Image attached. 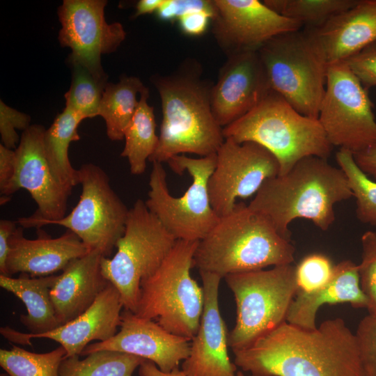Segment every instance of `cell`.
I'll use <instances>...</instances> for the list:
<instances>
[{"label": "cell", "mask_w": 376, "mask_h": 376, "mask_svg": "<svg viewBox=\"0 0 376 376\" xmlns=\"http://www.w3.org/2000/svg\"><path fill=\"white\" fill-rule=\"evenodd\" d=\"M233 352L236 366L254 376H364L355 334L340 318L313 329L285 322Z\"/></svg>", "instance_id": "6da1fadb"}, {"label": "cell", "mask_w": 376, "mask_h": 376, "mask_svg": "<svg viewBox=\"0 0 376 376\" xmlns=\"http://www.w3.org/2000/svg\"><path fill=\"white\" fill-rule=\"evenodd\" d=\"M201 70L197 61L188 59L171 74L153 77L162 120L158 145L149 161L162 164L186 153L206 157L217 153L224 142L223 128L212 110L214 84L202 77Z\"/></svg>", "instance_id": "7a4b0ae2"}, {"label": "cell", "mask_w": 376, "mask_h": 376, "mask_svg": "<svg viewBox=\"0 0 376 376\" xmlns=\"http://www.w3.org/2000/svg\"><path fill=\"white\" fill-rule=\"evenodd\" d=\"M352 197L348 180L340 167L327 159L309 156L286 173L267 180L248 205L290 240L288 226L293 220L306 219L327 230L335 221V205Z\"/></svg>", "instance_id": "3957f363"}, {"label": "cell", "mask_w": 376, "mask_h": 376, "mask_svg": "<svg viewBox=\"0 0 376 376\" xmlns=\"http://www.w3.org/2000/svg\"><path fill=\"white\" fill-rule=\"evenodd\" d=\"M295 249L262 214L244 203L221 217L198 242L194 267L222 279L230 274L292 264Z\"/></svg>", "instance_id": "277c9868"}, {"label": "cell", "mask_w": 376, "mask_h": 376, "mask_svg": "<svg viewBox=\"0 0 376 376\" xmlns=\"http://www.w3.org/2000/svg\"><path fill=\"white\" fill-rule=\"evenodd\" d=\"M223 133L225 139L265 148L278 160L279 175L306 157L327 159L332 148L318 119L301 114L273 91Z\"/></svg>", "instance_id": "5b68a950"}, {"label": "cell", "mask_w": 376, "mask_h": 376, "mask_svg": "<svg viewBox=\"0 0 376 376\" xmlns=\"http://www.w3.org/2000/svg\"><path fill=\"white\" fill-rule=\"evenodd\" d=\"M198 242L176 240L159 267L141 281L134 313L189 340L198 331L204 304L203 288L190 274Z\"/></svg>", "instance_id": "8992f818"}, {"label": "cell", "mask_w": 376, "mask_h": 376, "mask_svg": "<svg viewBox=\"0 0 376 376\" xmlns=\"http://www.w3.org/2000/svg\"><path fill=\"white\" fill-rule=\"evenodd\" d=\"M217 155L193 158L176 155L168 161L173 171H187L191 178L189 188L180 197L169 191L166 173L162 163L152 162L148 198V210L176 239L198 242L219 219L213 210L208 193V181L216 164Z\"/></svg>", "instance_id": "52a82bcc"}, {"label": "cell", "mask_w": 376, "mask_h": 376, "mask_svg": "<svg viewBox=\"0 0 376 376\" xmlns=\"http://www.w3.org/2000/svg\"><path fill=\"white\" fill-rule=\"evenodd\" d=\"M236 304V322L228 332L233 351L251 345L286 322L297 294L295 267L292 264L226 275Z\"/></svg>", "instance_id": "ba28073f"}, {"label": "cell", "mask_w": 376, "mask_h": 376, "mask_svg": "<svg viewBox=\"0 0 376 376\" xmlns=\"http://www.w3.org/2000/svg\"><path fill=\"white\" fill-rule=\"evenodd\" d=\"M176 240L145 201L138 199L129 209L116 253L101 262L102 274L118 290L125 309L135 312L141 281L159 267Z\"/></svg>", "instance_id": "9c48e42d"}, {"label": "cell", "mask_w": 376, "mask_h": 376, "mask_svg": "<svg viewBox=\"0 0 376 376\" xmlns=\"http://www.w3.org/2000/svg\"><path fill=\"white\" fill-rule=\"evenodd\" d=\"M258 52L271 90L301 114L318 119L327 66L305 31L278 35Z\"/></svg>", "instance_id": "30bf717a"}, {"label": "cell", "mask_w": 376, "mask_h": 376, "mask_svg": "<svg viewBox=\"0 0 376 376\" xmlns=\"http://www.w3.org/2000/svg\"><path fill=\"white\" fill-rule=\"evenodd\" d=\"M368 91L345 62L327 68L318 120L330 144L360 152L376 143V119Z\"/></svg>", "instance_id": "8fae6325"}, {"label": "cell", "mask_w": 376, "mask_h": 376, "mask_svg": "<svg viewBox=\"0 0 376 376\" xmlns=\"http://www.w3.org/2000/svg\"><path fill=\"white\" fill-rule=\"evenodd\" d=\"M81 193L76 206L64 217L49 221L76 234L91 250L111 255L123 236L129 209L112 189L109 178L99 166L83 164L79 169Z\"/></svg>", "instance_id": "7c38bea8"}, {"label": "cell", "mask_w": 376, "mask_h": 376, "mask_svg": "<svg viewBox=\"0 0 376 376\" xmlns=\"http://www.w3.org/2000/svg\"><path fill=\"white\" fill-rule=\"evenodd\" d=\"M216 155V164L208 181V193L219 217L233 210L237 198L256 194L267 180L279 173L275 156L254 142L237 143L225 139Z\"/></svg>", "instance_id": "4fadbf2b"}, {"label": "cell", "mask_w": 376, "mask_h": 376, "mask_svg": "<svg viewBox=\"0 0 376 376\" xmlns=\"http://www.w3.org/2000/svg\"><path fill=\"white\" fill-rule=\"evenodd\" d=\"M105 0H65L58 8L61 24L58 40L72 50L70 65H79L97 79L107 81L101 56L116 50L126 32L119 22L108 24L104 18Z\"/></svg>", "instance_id": "5bb4252c"}, {"label": "cell", "mask_w": 376, "mask_h": 376, "mask_svg": "<svg viewBox=\"0 0 376 376\" xmlns=\"http://www.w3.org/2000/svg\"><path fill=\"white\" fill-rule=\"evenodd\" d=\"M45 130L40 125H30L15 150L16 173L8 196L24 189L38 205L33 214L18 219L17 224L22 228H40L66 215L71 191L56 180L50 169L44 148Z\"/></svg>", "instance_id": "9a60e30c"}, {"label": "cell", "mask_w": 376, "mask_h": 376, "mask_svg": "<svg viewBox=\"0 0 376 376\" xmlns=\"http://www.w3.org/2000/svg\"><path fill=\"white\" fill-rule=\"evenodd\" d=\"M214 3L212 32L226 56L258 51L271 38L302 26L258 0H214Z\"/></svg>", "instance_id": "2e32d148"}, {"label": "cell", "mask_w": 376, "mask_h": 376, "mask_svg": "<svg viewBox=\"0 0 376 376\" xmlns=\"http://www.w3.org/2000/svg\"><path fill=\"white\" fill-rule=\"evenodd\" d=\"M258 51L227 56L211 90V106L224 128L253 109L270 91Z\"/></svg>", "instance_id": "e0dca14e"}, {"label": "cell", "mask_w": 376, "mask_h": 376, "mask_svg": "<svg viewBox=\"0 0 376 376\" xmlns=\"http://www.w3.org/2000/svg\"><path fill=\"white\" fill-rule=\"evenodd\" d=\"M190 340L170 333L154 320L125 309L121 313L120 331L107 340L89 344L80 356L102 350L117 351L142 357L155 363L162 372L169 373L189 357Z\"/></svg>", "instance_id": "ac0fdd59"}, {"label": "cell", "mask_w": 376, "mask_h": 376, "mask_svg": "<svg viewBox=\"0 0 376 376\" xmlns=\"http://www.w3.org/2000/svg\"><path fill=\"white\" fill-rule=\"evenodd\" d=\"M122 308L120 295L109 283L85 312L53 330L31 334L5 327L0 329V333L9 341L22 345H31L33 338L53 340L66 351L65 358L80 356L91 341H105L116 335L121 322Z\"/></svg>", "instance_id": "d6986e66"}, {"label": "cell", "mask_w": 376, "mask_h": 376, "mask_svg": "<svg viewBox=\"0 0 376 376\" xmlns=\"http://www.w3.org/2000/svg\"><path fill=\"white\" fill-rule=\"evenodd\" d=\"M199 273L204 294L203 310L182 370L186 376H235L237 366L228 354V331L219 307V288L222 278L211 272Z\"/></svg>", "instance_id": "ffe728a7"}, {"label": "cell", "mask_w": 376, "mask_h": 376, "mask_svg": "<svg viewBox=\"0 0 376 376\" xmlns=\"http://www.w3.org/2000/svg\"><path fill=\"white\" fill-rule=\"evenodd\" d=\"M305 32L327 66L344 62L376 42V0H359Z\"/></svg>", "instance_id": "44dd1931"}, {"label": "cell", "mask_w": 376, "mask_h": 376, "mask_svg": "<svg viewBox=\"0 0 376 376\" xmlns=\"http://www.w3.org/2000/svg\"><path fill=\"white\" fill-rule=\"evenodd\" d=\"M91 250L73 232L67 230L56 238L25 237L23 228L17 227L10 239L6 269L8 276L21 273L33 277L45 276L63 270L74 259Z\"/></svg>", "instance_id": "7402d4cb"}, {"label": "cell", "mask_w": 376, "mask_h": 376, "mask_svg": "<svg viewBox=\"0 0 376 376\" xmlns=\"http://www.w3.org/2000/svg\"><path fill=\"white\" fill-rule=\"evenodd\" d=\"M103 257L91 250L70 261L58 275L50 297L59 326L85 312L110 283L102 272Z\"/></svg>", "instance_id": "603a6c76"}, {"label": "cell", "mask_w": 376, "mask_h": 376, "mask_svg": "<svg viewBox=\"0 0 376 376\" xmlns=\"http://www.w3.org/2000/svg\"><path fill=\"white\" fill-rule=\"evenodd\" d=\"M339 303H348L354 308L368 306L360 285L358 265L350 260L335 265L331 278L319 289L311 292L297 290L286 322L306 329H315L319 308L326 304Z\"/></svg>", "instance_id": "cb8c5ba5"}, {"label": "cell", "mask_w": 376, "mask_h": 376, "mask_svg": "<svg viewBox=\"0 0 376 376\" xmlns=\"http://www.w3.org/2000/svg\"><path fill=\"white\" fill-rule=\"evenodd\" d=\"M58 275L33 277L21 274L18 278L0 274V286L14 294L24 304L27 314L21 315V323L31 334H40L58 327L50 291Z\"/></svg>", "instance_id": "d4e9b609"}, {"label": "cell", "mask_w": 376, "mask_h": 376, "mask_svg": "<svg viewBox=\"0 0 376 376\" xmlns=\"http://www.w3.org/2000/svg\"><path fill=\"white\" fill-rule=\"evenodd\" d=\"M84 118L65 107L45 130L44 148L50 169L56 180L68 191L79 184L78 169L71 164L68 149L72 141L80 139L77 128Z\"/></svg>", "instance_id": "484cf974"}, {"label": "cell", "mask_w": 376, "mask_h": 376, "mask_svg": "<svg viewBox=\"0 0 376 376\" xmlns=\"http://www.w3.org/2000/svg\"><path fill=\"white\" fill-rule=\"evenodd\" d=\"M146 88L140 79L134 76H123L116 84L108 83L97 116L105 120L109 139L112 141L124 139L125 132L139 104L136 95Z\"/></svg>", "instance_id": "4316f807"}, {"label": "cell", "mask_w": 376, "mask_h": 376, "mask_svg": "<svg viewBox=\"0 0 376 376\" xmlns=\"http://www.w3.org/2000/svg\"><path fill=\"white\" fill-rule=\"evenodd\" d=\"M149 90L141 94L136 112L125 134L124 148L120 154L127 158L133 175L144 173L146 161L155 152L159 142L153 107L148 103Z\"/></svg>", "instance_id": "83f0119b"}, {"label": "cell", "mask_w": 376, "mask_h": 376, "mask_svg": "<svg viewBox=\"0 0 376 376\" xmlns=\"http://www.w3.org/2000/svg\"><path fill=\"white\" fill-rule=\"evenodd\" d=\"M79 356L64 358L59 376H132L146 360L133 354L117 351L93 352L79 359Z\"/></svg>", "instance_id": "f1b7e54d"}, {"label": "cell", "mask_w": 376, "mask_h": 376, "mask_svg": "<svg viewBox=\"0 0 376 376\" xmlns=\"http://www.w3.org/2000/svg\"><path fill=\"white\" fill-rule=\"evenodd\" d=\"M66 351L60 345L46 353L29 352L17 345L0 350V366L10 376H59Z\"/></svg>", "instance_id": "f546056e"}, {"label": "cell", "mask_w": 376, "mask_h": 376, "mask_svg": "<svg viewBox=\"0 0 376 376\" xmlns=\"http://www.w3.org/2000/svg\"><path fill=\"white\" fill-rule=\"evenodd\" d=\"M359 0H265L263 2L276 13L308 25L317 27L332 16L347 10Z\"/></svg>", "instance_id": "4dcf8cb0"}, {"label": "cell", "mask_w": 376, "mask_h": 376, "mask_svg": "<svg viewBox=\"0 0 376 376\" xmlns=\"http://www.w3.org/2000/svg\"><path fill=\"white\" fill-rule=\"evenodd\" d=\"M336 159L355 198L357 218L361 223L376 227V182L360 169L350 151L340 149Z\"/></svg>", "instance_id": "1f68e13d"}, {"label": "cell", "mask_w": 376, "mask_h": 376, "mask_svg": "<svg viewBox=\"0 0 376 376\" xmlns=\"http://www.w3.org/2000/svg\"><path fill=\"white\" fill-rule=\"evenodd\" d=\"M72 68V82L65 94V107L86 118L97 116L99 106L107 81L95 78L86 68L79 65Z\"/></svg>", "instance_id": "d6a6232c"}, {"label": "cell", "mask_w": 376, "mask_h": 376, "mask_svg": "<svg viewBox=\"0 0 376 376\" xmlns=\"http://www.w3.org/2000/svg\"><path fill=\"white\" fill-rule=\"evenodd\" d=\"M334 265L321 253L305 256L295 267L298 290L311 292L325 285L331 278Z\"/></svg>", "instance_id": "836d02e7"}, {"label": "cell", "mask_w": 376, "mask_h": 376, "mask_svg": "<svg viewBox=\"0 0 376 376\" xmlns=\"http://www.w3.org/2000/svg\"><path fill=\"white\" fill-rule=\"evenodd\" d=\"M361 243V260L358 265L360 285L367 299L368 313L376 314V232L366 231Z\"/></svg>", "instance_id": "e575fe53"}, {"label": "cell", "mask_w": 376, "mask_h": 376, "mask_svg": "<svg viewBox=\"0 0 376 376\" xmlns=\"http://www.w3.org/2000/svg\"><path fill=\"white\" fill-rule=\"evenodd\" d=\"M354 334L364 376H376V314L366 315Z\"/></svg>", "instance_id": "d590c367"}, {"label": "cell", "mask_w": 376, "mask_h": 376, "mask_svg": "<svg viewBox=\"0 0 376 376\" xmlns=\"http://www.w3.org/2000/svg\"><path fill=\"white\" fill-rule=\"evenodd\" d=\"M31 118L0 102V134L1 144L9 149L15 150L20 141L16 130L24 131L30 126Z\"/></svg>", "instance_id": "8d00e7d4"}, {"label": "cell", "mask_w": 376, "mask_h": 376, "mask_svg": "<svg viewBox=\"0 0 376 376\" xmlns=\"http://www.w3.org/2000/svg\"><path fill=\"white\" fill-rule=\"evenodd\" d=\"M344 62L366 90L376 86V42Z\"/></svg>", "instance_id": "74e56055"}, {"label": "cell", "mask_w": 376, "mask_h": 376, "mask_svg": "<svg viewBox=\"0 0 376 376\" xmlns=\"http://www.w3.org/2000/svg\"><path fill=\"white\" fill-rule=\"evenodd\" d=\"M201 10L211 13L214 17V0H164L155 13L160 20L173 22L189 13Z\"/></svg>", "instance_id": "f35d334b"}, {"label": "cell", "mask_w": 376, "mask_h": 376, "mask_svg": "<svg viewBox=\"0 0 376 376\" xmlns=\"http://www.w3.org/2000/svg\"><path fill=\"white\" fill-rule=\"evenodd\" d=\"M16 173L15 151L0 143V191L3 196H8L10 188Z\"/></svg>", "instance_id": "ab89813d"}, {"label": "cell", "mask_w": 376, "mask_h": 376, "mask_svg": "<svg viewBox=\"0 0 376 376\" xmlns=\"http://www.w3.org/2000/svg\"><path fill=\"white\" fill-rule=\"evenodd\" d=\"M213 15L207 11H195L186 14L178 21L181 31L190 36L202 35L207 29Z\"/></svg>", "instance_id": "60d3db41"}, {"label": "cell", "mask_w": 376, "mask_h": 376, "mask_svg": "<svg viewBox=\"0 0 376 376\" xmlns=\"http://www.w3.org/2000/svg\"><path fill=\"white\" fill-rule=\"evenodd\" d=\"M17 221L8 219L0 221V274L8 276L6 263L10 251V239L17 228Z\"/></svg>", "instance_id": "b9f144b4"}, {"label": "cell", "mask_w": 376, "mask_h": 376, "mask_svg": "<svg viewBox=\"0 0 376 376\" xmlns=\"http://www.w3.org/2000/svg\"><path fill=\"white\" fill-rule=\"evenodd\" d=\"M353 157L360 169L376 180V143L353 154Z\"/></svg>", "instance_id": "7bdbcfd3"}, {"label": "cell", "mask_w": 376, "mask_h": 376, "mask_svg": "<svg viewBox=\"0 0 376 376\" xmlns=\"http://www.w3.org/2000/svg\"><path fill=\"white\" fill-rule=\"evenodd\" d=\"M139 376H186L178 367L169 373H164L160 370L155 363L146 359L139 366Z\"/></svg>", "instance_id": "ee69618b"}, {"label": "cell", "mask_w": 376, "mask_h": 376, "mask_svg": "<svg viewBox=\"0 0 376 376\" xmlns=\"http://www.w3.org/2000/svg\"><path fill=\"white\" fill-rule=\"evenodd\" d=\"M164 0H140L136 6L134 17L156 13Z\"/></svg>", "instance_id": "f6af8a7d"}, {"label": "cell", "mask_w": 376, "mask_h": 376, "mask_svg": "<svg viewBox=\"0 0 376 376\" xmlns=\"http://www.w3.org/2000/svg\"><path fill=\"white\" fill-rule=\"evenodd\" d=\"M235 376H245L242 371H237ZM250 376H254L251 375Z\"/></svg>", "instance_id": "bcb514c9"}, {"label": "cell", "mask_w": 376, "mask_h": 376, "mask_svg": "<svg viewBox=\"0 0 376 376\" xmlns=\"http://www.w3.org/2000/svg\"><path fill=\"white\" fill-rule=\"evenodd\" d=\"M0 376H10L6 372L1 373Z\"/></svg>", "instance_id": "7dc6e473"}]
</instances>
